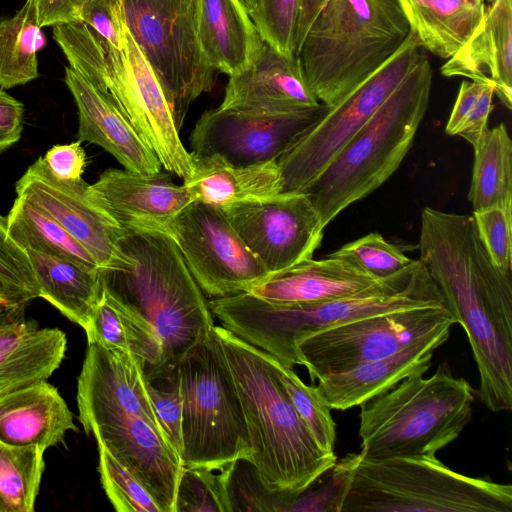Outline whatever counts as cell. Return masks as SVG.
<instances>
[{
    "label": "cell",
    "instance_id": "cell-1",
    "mask_svg": "<svg viewBox=\"0 0 512 512\" xmlns=\"http://www.w3.org/2000/svg\"><path fill=\"white\" fill-rule=\"evenodd\" d=\"M419 261L443 306L466 332L479 378L498 380L512 371V271L491 260L473 215L425 207Z\"/></svg>",
    "mask_w": 512,
    "mask_h": 512
},
{
    "label": "cell",
    "instance_id": "cell-2",
    "mask_svg": "<svg viewBox=\"0 0 512 512\" xmlns=\"http://www.w3.org/2000/svg\"><path fill=\"white\" fill-rule=\"evenodd\" d=\"M242 405L258 478L285 503L336 462L323 450L278 381L270 355L214 326ZM281 509V511H282Z\"/></svg>",
    "mask_w": 512,
    "mask_h": 512
},
{
    "label": "cell",
    "instance_id": "cell-3",
    "mask_svg": "<svg viewBox=\"0 0 512 512\" xmlns=\"http://www.w3.org/2000/svg\"><path fill=\"white\" fill-rule=\"evenodd\" d=\"M119 247L128 263L103 271V282L154 327L163 354L153 379L168 375L215 325L213 314L169 235L123 228Z\"/></svg>",
    "mask_w": 512,
    "mask_h": 512
},
{
    "label": "cell",
    "instance_id": "cell-4",
    "mask_svg": "<svg viewBox=\"0 0 512 512\" xmlns=\"http://www.w3.org/2000/svg\"><path fill=\"white\" fill-rule=\"evenodd\" d=\"M208 304L224 328L293 368L299 365L295 343L308 333L359 317L442 302L425 267L414 260L387 285L355 296L283 304L243 292Z\"/></svg>",
    "mask_w": 512,
    "mask_h": 512
},
{
    "label": "cell",
    "instance_id": "cell-5",
    "mask_svg": "<svg viewBox=\"0 0 512 512\" xmlns=\"http://www.w3.org/2000/svg\"><path fill=\"white\" fill-rule=\"evenodd\" d=\"M432 76L429 60L421 53L393 93L304 191L324 228L399 168L427 111Z\"/></svg>",
    "mask_w": 512,
    "mask_h": 512
},
{
    "label": "cell",
    "instance_id": "cell-6",
    "mask_svg": "<svg viewBox=\"0 0 512 512\" xmlns=\"http://www.w3.org/2000/svg\"><path fill=\"white\" fill-rule=\"evenodd\" d=\"M409 34L397 0H326L297 56L319 102L333 107L388 61Z\"/></svg>",
    "mask_w": 512,
    "mask_h": 512
},
{
    "label": "cell",
    "instance_id": "cell-7",
    "mask_svg": "<svg viewBox=\"0 0 512 512\" xmlns=\"http://www.w3.org/2000/svg\"><path fill=\"white\" fill-rule=\"evenodd\" d=\"M474 389L446 362L429 378L412 374L361 405L363 458L430 457L472 419Z\"/></svg>",
    "mask_w": 512,
    "mask_h": 512
},
{
    "label": "cell",
    "instance_id": "cell-8",
    "mask_svg": "<svg viewBox=\"0 0 512 512\" xmlns=\"http://www.w3.org/2000/svg\"><path fill=\"white\" fill-rule=\"evenodd\" d=\"M341 512H512V486L458 473L436 456L359 453Z\"/></svg>",
    "mask_w": 512,
    "mask_h": 512
},
{
    "label": "cell",
    "instance_id": "cell-9",
    "mask_svg": "<svg viewBox=\"0 0 512 512\" xmlns=\"http://www.w3.org/2000/svg\"><path fill=\"white\" fill-rule=\"evenodd\" d=\"M214 326L177 365L184 468L221 470L252 461L242 405Z\"/></svg>",
    "mask_w": 512,
    "mask_h": 512
},
{
    "label": "cell",
    "instance_id": "cell-10",
    "mask_svg": "<svg viewBox=\"0 0 512 512\" xmlns=\"http://www.w3.org/2000/svg\"><path fill=\"white\" fill-rule=\"evenodd\" d=\"M115 1L157 76L180 131L191 103L214 87L216 70L199 42V0Z\"/></svg>",
    "mask_w": 512,
    "mask_h": 512
},
{
    "label": "cell",
    "instance_id": "cell-11",
    "mask_svg": "<svg viewBox=\"0 0 512 512\" xmlns=\"http://www.w3.org/2000/svg\"><path fill=\"white\" fill-rule=\"evenodd\" d=\"M410 32L402 47L312 126L277 165L282 193L304 192L393 93L421 55Z\"/></svg>",
    "mask_w": 512,
    "mask_h": 512
},
{
    "label": "cell",
    "instance_id": "cell-12",
    "mask_svg": "<svg viewBox=\"0 0 512 512\" xmlns=\"http://www.w3.org/2000/svg\"><path fill=\"white\" fill-rule=\"evenodd\" d=\"M455 321L442 304L359 317L299 338L298 364L310 380L389 356L412 341Z\"/></svg>",
    "mask_w": 512,
    "mask_h": 512
},
{
    "label": "cell",
    "instance_id": "cell-13",
    "mask_svg": "<svg viewBox=\"0 0 512 512\" xmlns=\"http://www.w3.org/2000/svg\"><path fill=\"white\" fill-rule=\"evenodd\" d=\"M169 236L208 296L249 292L269 275L219 207L190 202L174 218Z\"/></svg>",
    "mask_w": 512,
    "mask_h": 512
},
{
    "label": "cell",
    "instance_id": "cell-14",
    "mask_svg": "<svg viewBox=\"0 0 512 512\" xmlns=\"http://www.w3.org/2000/svg\"><path fill=\"white\" fill-rule=\"evenodd\" d=\"M329 108L320 103L305 111L268 114L219 106L205 111L195 123L191 153L241 166L277 161Z\"/></svg>",
    "mask_w": 512,
    "mask_h": 512
},
{
    "label": "cell",
    "instance_id": "cell-15",
    "mask_svg": "<svg viewBox=\"0 0 512 512\" xmlns=\"http://www.w3.org/2000/svg\"><path fill=\"white\" fill-rule=\"evenodd\" d=\"M221 209L269 274L311 259L321 245L324 227L305 192L280 193Z\"/></svg>",
    "mask_w": 512,
    "mask_h": 512
},
{
    "label": "cell",
    "instance_id": "cell-16",
    "mask_svg": "<svg viewBox=\"0 0 512 512\" xmlns=\"http://www.w3.org/2000/svg\"><path fill=\"white\" fill-rule=\"evenodd\" d=\"M83 178L55 177L43 157L31 164L15 185L17 197L39 207L57 221L94 258L103 271L128 263L119 238L123 228L95 205Z\"/></svg>",
    "mask_w": 512,
    "mask_h": 512
},
{
    "label": "cell",
    "instance_id": "cell-17",
    "mask_svg": "<svg viewBox=\"0 0 512 512\" xmlns=\"http://www.w3.org/2000/svg\"><path fill=\"white\" fill-rule=\"evenodd\" d=\"M148 383L146 365L133 353L88 344L76 395L78 419L85 433L129 416L144 418L164 433L153 409Z\"/></svg>",
    "mask_w": 512,
    "mask_h": 512
},
{
    "label": "cell",
    "instance_id": "cell-18",
    "mask_svg": "<svg viewBox=\"0 0 512 512\" xmlns=\"http://www.w3.org/2000/svg\"><path fill=\"white\" fill-rule=\"evenodd\" d=\"M87 194L122 228L167 235L174 218L191 202L185 187L161 170L144 174L109 168L88 185Z\"/></svg>",
    "mask_w": 512,
    "mask_h": 512
},
{
    "label": "cell",
    "instance_id": "cell-19",
    "mask_svg": "<svg viewBox=\"0 0 512 512\" xmlns=\"http://www.w3.org/2000/svg\"><path fill=\"white\" fill-rule=\"evenodd\" d=\"M150 492L162 512H176L182 459L164 433L144 418L108 421L90 432Z\"/></svg>",
    "mask_w": 512,
    "mask_h": 512
},
{
    "label": "cell",
    "instance_id": "cell-20",
    "mask_svg": "<svg viewBox=\"0 0 512 512\" xmlns=\"http://www.w3.org/2000/svg\"><path fill=\"white\" fill-rule=\"evenodd\" d=\"M319 104L299 57L281 53L264 42L246 68L229 76L220 106L282 114Z\"/></svg>",
    "mask_w": 512,
    "mask_h": 512
},
{
    "label": "cell",
    "instance_id": "cell-21",
    "mask_svg": "<svg viewBox=\"0 0 512 512\" xmlns=\"http://www.w3.org/2000/svg\"><path fill=\"white\" fill-rule=\"evenodd\" d=\"M451 327V324L444 325L389 356L344 372L325 375L317 379L316 387L331 410L343 411L361 406L406 377L427 372L434 351L449 338Z\"/></svg>",
    "mask_w": 512,
    "mask_h": 512
},
{
    "label": "cell",
    "instance_id": "cell-22",
    "mask_svg": "<svg viewBox=\"0 0 512 512\" xmlns=\"http://www.w3.org/2000/svg\"><path fill=\"white\" fill-rule=\"evenodd\" d=\"M64 81L77 106L80 142L104 148L126 170L144 174L161 170L158 157L109 94L95 88L69 66L65 67Z\"/></svg>",
    "mask_w": 512,
    "mask_h": 512
},
{
    "label": "cell",
    "instance_id": "cell-23",
    "mask_svg": "<svg viewBox=\"0 0 512 512\" xmlns=\"http://www.w3.org/2000/svg\"><path fill=\"white\" fill-rule=\"evenodd\" d=\"M26 303H0V394L48 380L61 365L67 338L28 318Z\"/></svg>",
    "mask_w": 512,
    "mask_h": 512
},
{
    "label": "cell",
    "instance_id": "cell-24",
    "mask_svg": "<svg viewBox=\"0 0 512 512\" xmlns=\"http://www.w3.org/2000/svg\"><path fill=\"white\" fill-rule=\"evenodd\" d=\"M399 274L377 279L341 258H311L286 270L269 274L248 293L275 303H318L381 288Z\"/></svg>",
    "mask_w": 512,
    "mask_h": 512
},
{
    "label": "cell",
    "instance_id": "cell-25",
    "mask_svg": "<svg viewBox=\"0 0 512 512\" xmlns=\"http://www.w3.org/2000/svg\"><path fill=\"white\" fill-rule=\"evenodd\" d=\"M482 23L466 44L441 67L446 77L487 83L512 108V0H485Z\"/></svg>",
    "mask_w": 512,
    "mask_h": 512
},
{
    "label": "cell",
    "instance_id": "cell-26",
    "mask_svg": "<svg viewBox=\"0 0 512 512\" xmlns=\"http://www.w3.org/2000/svg\"><path fill=\"white\" fill-rule=\"evenodd\" d=\"M70 430L78 431L73 413L47 380L0 394V442L46 450L62 443Z\"/></svg>",
    "mask_w": 512,
    "mask_h": 512
},
{
    "label": "cell",
    "instance_id": "cell-27",
    "mask_svg": "<svg viewBox=\"0 0 512 512\" xmlns=\"http://www.w3.org/2000/svg\"><path fill=\"white\" fill-rule=\"evenodd\" d=\"M194 160V171L183 182L191 202L225 208L282 193L277 161L241 166L217 156Z\"/></svg>",
    "mask_w": 512,
    "mask_h": 512
},
{
    "label": "cell",
    "instance_id": "cell-28",
    "mask_svg": "<svg viewBox=\"0 0 512 512\" xmlns=\"http://www.w3.org/2000/svg\"><path fill=\"white\" fill-rule=\"evenodd\" d=\"M198 36L208 63L229 76L246 68L264 43L241 0H199Z\"/></svg>",
    "mask_w": 512,
    "mask_h": 512
},
{
    "label": "cell",
    "instance_id": "cell-29",
    "mask_svg": "<svg viewBox=\"0 0 512 512\" xmlns=\"http://www.w3.org/2000/svg\"><path fill=\"white\" fill-rule=\"evenodd\" d=\"M421 48L449 59L483 21L485 0H397Z\"/></svg>",
    "mask_w": 512,
    "mask_h": 512
},
{
    "label": "cell",
    "instance_id": "cell-30",
    "mask_svg": "<svg viewBox=\"0 0 512 512\" xmlns=\"http://www.w3.org/2000/svg\"><path fill=\"white\" fill-rule=\"evenodd\" d=\"M88 344L133 353L146 365L148 380L159 372L162 342L154 327L103 282L100 299L85 328Z\"/></svg>",
    "mask_w": 512,
    "mask_h": 512
},
{
    "label": "cell",
    "instance_id": "cell-31",
    "mask_svg": "<svg viewBox=\"0 0 512 512\" xmlns=\"http://www.w3.org/2000/svg\"><path fill=\"white\" fill-rule=\"evenodd\" d=\"M25 252L33 268L39 297L85 330L101 296L103 271L30 249Z\"/></svg>",
    "mask_w": 512,
    "mask_h": 512
},
{
    "label": "cell",
    "instance_id": "cell-32",
    "mask_svg": "<svg viewBox=\"0 0 512 512\" xmlns=\"http://www.w3.org/2000/svg\"><path fill=\"white\" fill-rule=\"evenodd\" d=\"M474 149L468 199L473 212L512 209V141L504 123L488 129Z\"/></svg>",
    "mask_w": 512,
    "mask_h": 512
},
{
    "label": "cell",
    "instance_id": "cell-33",
    "mask_svg": "<svg viewBox=\"0 0 512 512\" xmlns=\"http://www.w3.org/2000/svg\"><path fill=\"white\" fill-rule=\"evenodd\" d=\"M6 218L10 237L22 249L58 256L103 271L91 254L39 207L16 197Z\"/></svg>",
    "mask_w": 512,
    "mask_h": 512
},
{
    "label": "cell",
    "instance_id": "cell-34",
    "mask_svg": "<svg viewBox=\"0 0 512 512\" xmlns=\"http://www.w3.org/2000/svg\"><path fill=\"white\" fill-rule=\"evenodd\" d=\"M44 45L35 0H26L12 17L0 19V87L10 89L36 79L37 51Z\"/></svg>",
    "mask_w": 512,
    "mask_h": 512
},
{
    "label": "cell",
    "instance_id": "cell-35",
    "mask_svg": "<svg viewBox=\"0 0 512 512\" xmlns=\"http://www.w3.org/2000/svg\"><path fill=\"white\" fill-rule=\"evenodd\" d=\"M37 446L0 442V512H32L45 468Z\"/></svg>",
    "mask_w": 512,
    "mask_h": 512
},
{
    "label": "cell",
    "instance_id": "cell-36",
    "mask_svg": "<svg viewBox=\"0 0 512 512\" xmlns=\"http://www.w3.org/2000/svg\"><path fill=\"white\" fill-rule=\"evenodd\" d=\"M270 359L278 381L318 445L327 452H334L336 424L316 385H306L293 368L282 365L271 355Z\"/></svg>",
    "mask_w": 512,
    "mask_h": 512
},
{
    "label": "cell",
    "instance_id": "cell-37",
    "mask_svg": "<svg viewBox=\"0 0 512 512\" xmlns=\"http://www.w3.org/2000/svg\"><path fill=\"white\" fill-rule=\"evenodd\" d=\"M234 466L221 470L184 468L178 487L176 512L233 511L229 483Z\"/></svg>",
    "mask_w": 512,
    "mask_h": 512
},
{
    "label": "cell",
    "instance_id": "cell-38",
    "mask_svg": "<svg viewBox=\"0 0 512 512\" xmlns=\"http://www.w3.org/2000/svg\"><path fill=\"white\" fill-rule=\"evenodd\" d=\"M359 453L347 454L308 488L289 499L282 511L341 512Z\"/></svg>",
    "mask_w": 512,
    "mask_h": 512
},
{
    "label": "cell",
    "instance_id": "cell-39",
    "mask_svg": "<svg viewBox=\"0 0 512 512\" xmlns=\"http://www.w3.org/2000/svg\"><path fill=\"white\" fill-rule=\"evenodd\" d=\"M103 489L118 512H162L146 487L103 446L98 445Z\"/></svg>",
    "mask_w": 512,
    "mask_h": 512
},
{
    "label": "cell",
    "instance_id": "cell-40",
    "mask_svg": "<svg viewBox=\"0 0 512 512\" xmlns=\"http://www.w3.org/2000/svg\"><path fill=\"white\" fill-rule=\"evenodd\" d=\"M328 256L344 259L377 279L393 277L414 261L377 232L346 243Z\"/></svg>",
    "mask_w": 512,
    "mask_h": 512
},
{
    "label": "cell",
    "instance_id": "cell-41",
    "mask_svg": "<svg viewBox=\"0 0 512 512\" xmlns=\"http://www.w3.org/2000/svg\"><path fill=\"white\" fill-rule=\"evenodd\" d=\"M302 0H258L249 13L261 39L288 55H296V35Z\"/></svg>",
    "mask_w": 512,
    "mask_h": 512
},
{
    "label": "cell",
    "instance_id": "cell-42",
    "mask_svg": "<svg viewBox=\"0 0 512 512\" xmlns=\"http://www.w3.org/2000/svg\"><path fill=\"white\" fill-rule=\"evenodd\" d=\"M0 280L16 303L39 297L28 255L9 235L7 218L0 215Z\"/></svg>",
    "mask_w": 512,
    "mask_h": 512
},
{
    "label": "cell",
    "instance_id": "cell-43",
    "mask_svg": "<svg viewBox=\"0 0 512 512\" xmlns=\"http://www.w3.org/2000/svg\"><path fill=\"white\" fill-rule=\"evenodd\" d=\"M148 391L161 428L181 456L183 399L177 367L168 375L149 380Z\"/></svg>",
    "mask_w": 512,
    "mask_h": 512
},
{
    "label": "cell",
    "instance_id": "cell-44",
    "mask_svg": "<svg viewBox=\"0 0 512 512\" xmlns=\"http://www.w3.org/2000/svg\"><path fill=\"white\" fill-rule=\"evenodd\" d=\"M472 215L492 262L503 271H512V209L490 207Z\"/></svg>",
    "mask_w": 512,
    "mask_h": 512
},
{
    "label": "cell",
    "instance_id": "cell-45",
    "mask_svg": "<svg viewBox=\"0 0 512 512\" xmlns=\"http://www.w3.org/2000/svg\"><path fill=\"white\" fill-rule=\"evenodd\" d=\"M81 21L111 45L122 49L125 23L115 0H87L81 11Z\"/></svg>",
    "mask_w": 512,
    "mask_h": 512
},
{
    "label": "cell",
    "instance_id": "cell-46",
    "mask_svg": "<svg viewBox=\"0 0 512 512\" xmlns=\"http://www.w3.org/2000/svg\"><path fill=\"white\" fill-rule=\"evenodd\" d=\"M43 159L51 173L61 180H78L82 178L86 168V154L79 140L70 144L54 145Z\"/></svg>",
    "mask_w": 512,
    "mask_h": 512
},
{
    "label": "cell",
    "instance_id": "cell-47",
    "mask_svg": "<svg viewBox=\"0 0 512 512\" xmlns=\"http://www.w3.org/2000/svg\"><path fill=\"white\" fill-rule=\"evenodd\" d=\"M494 88L485 84L475 105L465 118L456 135L464 138L475 148L487 132L488 119L493 109Z\"/></svg>",
    "mask_w": 512,
    "mask_h": 512
},
{
    "label": "cell",
    "instance_id": "cell-48",
    "mask_svg": "<svg viewBox=\"0 0 512 512\" xmlns=\"http://www.w3.org/2000/svg\"><path fill=\"white\" fill-rule=\"evenodd\" d=\"M87 0H35L40 27L81 21V11Z\"/></svg>",
    "mask_w": 512,
    "mask_h": 512
},
{
    "label": "cell",
    "instance_id": "cell-49",
    "mask_svg": "<svg viewBox=\"0 0 512 512\" xmlns=\"http://www.w3.org/2000/svg\"><path fill=\"white\" fill-rule=\"evenodd\" d=\"M486 83L479 81H463L447 121L445 132L448 135H456L465 118L468 116L475 105L484 85Z\"/></svg>",
    "mask_w": 512,
    "mask_h": 512
},
{
    "label": "cell",
    "instance_id": "cell-50",
    "mask_svg": "<svg viewBox=\"0 0 512 512\" xmlns=\"http://www.w3.org/2000/svg\"><path fill=\"white\" fill-rule=\"evenodd\" d=\"M24 105L0 89V132L21 136Z\"/></svg>",
    "mask_w": 512,
    "mask_h": 512
},
{
    "label": "cell",
    "instance_id": "cell-51",
    "mask_svg": "<svg viewBox=\"0 0 512 512\" xmlns=\"http://www.w3.org/2000/svg\"><path fill=\"white\" fill-rule=\"evenodd\" d=\"M325 1L326 0H302L296 35V55L310 24Z\"/></svg>",
    "mask_w": 512,
    "mask_h": 512
},
{
    "label": "cell",
    "instance_id": "cell-52",
    "mask_svg": "<svg viewBox=\"0 0 512 512\" xmlns=\"http://www.w3.org/2000/svg\"><path fill=\"white\" fill-rule=\"evenodd\" d=\"M21 136L0 132V153L16 143Z\"/></svg>",
    "mask_w": 512,
    "mask_h": 512
},
{
    "label": "cell",
    "instance_id": "cell-53",
    "mask_svg": "<svg viewBox=\"0 0 512 512\" xmlns=\"http://www.w3.org/2000/svg\"><path fill=\"white\" fill-rule=\"evenodd\" d=\"M1 302H14L7 290V288L5 287V285L3 284V282L0 280V303ZM16 303V302H14Z\"/></svg>",
    "mask_w": 512,
    "mask_h": 512
},
{
    "label": "cell",
    "instance_id": "cell-54",
    "mask_svg": "<svg viewBox=\"0 0 512 512\" xmlns=\"http://www.w3.org/2000/svg\"><path fill=\"white\" fill-rule=\"evenodd\" d=\"M241 2L243 3L248 13H250L255 9L258 0H241Z\"/></svg>",
    "mask_w": 512,
    "mask_h": 512
}]
</instances>
